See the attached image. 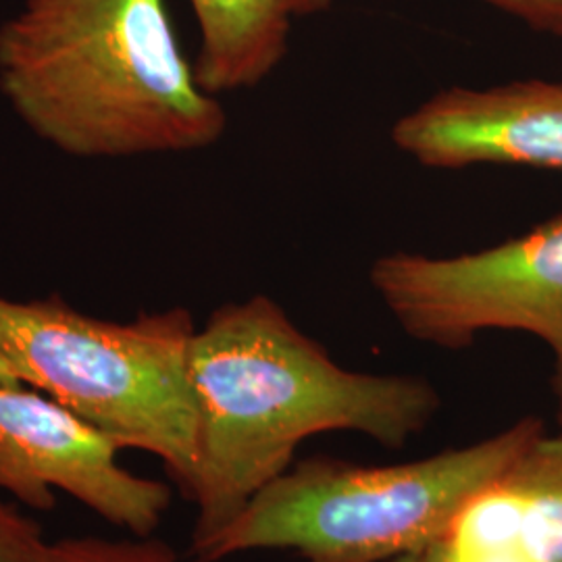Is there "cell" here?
<instances>
[{
    "label": "cell",
    "mask_w": 562,
    "mask_h": 562,
    "mask_svg": "<svg viewBox=\"0 0 562 562\" xmlns=\"http://www.w3.org/2000/svg\"><path fill=\"white\" fill-rule=\"evenodd\" d=\"M188 373L196 406V462L186 494L196 506L192 561L292 467L302 440L357 431L398 450L442 406L419 375L341 367L262 294L220 306L196 327Z\"/></svg>",
    "instance_id": "6da1fadb"
},
{
    "label": "cell",
    "mask_w": 562,
    "mask_h": 562,
    "mask_svg": "<svg viewBox=\"0 0 562 562\" xmlns=\"http://www.w3.org/2000/svg\"><path fill=\"white\" fill-rule=\"evenodd\" d=\"M0 92L38 138L81 159L201 150L227 127L165 0H23L0 23Z\"/></svg>",
    "instance_id": "7a4b0ae2"
},
{
    "label": "cell",
    "mask_w": 562,
    "mask_h": 562,
    "mask_svg": "<svg viewBox=\"0 0 562 562\" xmlns=\"http://www.w3.org/2000/svg\"><path fill=\"white\" fill-rule=\"evenodd\" d=\"M542 431L527 417L482 442L398 464L306 459L265 485L194 562L252 550H292L304 562L419 554Z\"/></svg>",
    "instance_id": "3957f363"
},
{
    "label": "cell",
    "mask_w": 562,
    "mask_h": 562,
    "mask_svg": "<svg viewBox=\"0 0 562 562\" xmlns=\"http://www.w3.org/2000/svg\"><path fill=\"white\" fill-rule=\"evenodd\" d=\"M186 308L102 322L60 301L0 299V355L21 382L120 443L161 459L186 498L196 462Z\"/></svg>",
    "instance_id": "277c9868"
},
{
    "label": "cell",
    "mask_w": 562,
    "mask_h": 562,
    "mask_svg": "<svg viewBox=\"0 0 562 562\" xmlns=\"http://www.w3.org/2000/svg\"><path fill=\"white\" fill-rule=\"evenodd\" d=\"M369 283L404 334L438 348L461 350L492 329L546 341L562 423V213L477 252L385 255Z\"/></svg>",
    "instance_id": "5b68a950"
},
{
    "label": "cell",
    "mask_w": 562,
    "mask_h": 562,
    "mask_svg": "<svg viewBox=\"0 0 562 562\" xmlns=\"http://www.w3.org/2000/svg\"><path fill=\"white\" fill-rule=\"evenodd\" d=\"M120 443L25 383L0 382V492L50 513L57 492L132 536H150L171 506L167 483L120 462Z\"/></svg>",
    "instance_id": "8992f818"
},
{
    "label": "cell",
    "mask_w": 562,
    "mask_h": 562,
    "mask_svg": "<svg viewBox=\"0 0 562 562\" xmlns=\"http://www.w3.org/2000/svg\"><path fill=\"white\" fill-rule=\"evenodd\" d=\"M392 144L429 169H562V80L446 88L394 123Z\"/></svg>",
    "instance_id": "52a82bcc"
},
{
    "label": "cell",
    "mask_w": 562,
    "mask_h": 562,
    "mask_svg": "<svg viewBox=\"0 0 562 562\" xmlns=\"http://www.w3.org/2000/svg\"><path fill=\"white\" fill-rule=\"evenodd\" d=\"M462 561L562 562V434L522 448L442 538Z\"/></svg>",
    "instance_id": "ba28073f"
},
{
    "label": "cell",
    "mask_w": 562,
    "mask_h": 562,
    "mask_svg": "<svg viewBox=\"0 0 562 562\" xmlns=\"http://www.w3.org/2000/svg\"><path fill=\"white\" fill-rule=\"evenodd\" d=\"M331 0H190L201 32L194 76L213 94L267 80L288 55L292 27Z\"/></svg>",
    "instance_id": "9c48e42d"
},
{
    "label": "cell",
    "mask_w": 562,
    "mask_h": 562,
    "mask_svg": "<svg viewBox=\"0 0 562 562\" xmlns=\"http://www.w3.org/2000/svg\"><path fill=\"white\" fill-rule=\"evenodd\" d=\"M41 562H181L169 543L150 536L130 540L67 538L46 543Z\"/></svg>",
    "instance_id": "30bf717a"
},
{
    "label": "cell",
    "mask_w": 562,
    "mask_h": 562,
    "mask_svg": "<svg viewBox=\"0 0 562 562\" xmlns=\"http://www.w3.org/2000/svg\"><path fill=\"white\" fill-rule=\"evenodd\" d=\"M46 543L38 522L0 501V562H41Z\"/></svg>",
    "instance_id": "8fae6325"
},
{
    "label": "cell",
    "mask_w": 562,
    "mask_h": 562,
    "mask_svg": "<svg viewBox=\"0 0 562 562\" xmlns=\"http://www.w3.org/2000/svg\"><path fill=\"white\" fill-rule=\"evenodd\" d=\"M531 30L562 38V0H482Z\"/></svg>",
    "instance_id": "7c38bea8"
},
{
    "label": "cell",
    "mask_w": 562,
    "mask_h": 562,
    "mask_svg": "<svg viewBox=\"0 0 562 562\" xmlns=\"http://www.w3.org/2000/svg\"><path fill=\"white\" fill-rule=\"evenodd\" d=\"M422 559L423 562H510L498 561V559H485V561H462V559L452 557V554L446 550V546H443L442 540H438V542L427 546V548L422 552Z\"/></svg>",
    "instance_id": "4fadbf2b"
},
{
    "label": "cell",
    "mask_w": 562,
    "mask_h": 562,
    "mask_svg": "<svg viewBox=\"0 0 562 562\" xmlns=\"http://www.w3.org/2000/svg\"><path fill=\"white\" fill-rule=\"evenodd\" d=\"M0 382L2 383H23L18 375V371L9 364V361L0 355Z\"/></svg>",
    "instance_id": "5bb4252c"
},
{
    "label": "cell",
    "mask_w": 562,
    "mask_h": 562,
    "mask_svg": "<svg viewBox=\"0 0 562 562\" xmlns=\"http://www.w3.org/2000/svg\"><path fill=\"white\" fill-rule=\"evenodd\" d=\"M390 562H423L422 552L419 554H404V557H398V559Z\"/></svg>",
    "instance_id": "9a60e30c"
}]
</instances>
